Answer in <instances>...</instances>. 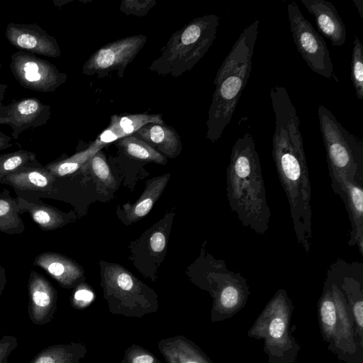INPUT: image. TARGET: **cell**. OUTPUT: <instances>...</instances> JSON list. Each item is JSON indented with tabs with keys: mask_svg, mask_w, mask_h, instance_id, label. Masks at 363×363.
<instances>
[{
	"mask_svg": "<svg viewBox=\"0 0 363 363\" xmlns=\"http://www.w3.org/2000/svg\"><path fill=\"white\" fill-rule=\"evenodd\" d=\"M269 96L275 116L272 157L288 199L295 235L308 252L312 244L311 188L300 120L284 86H274Z\"/></svg>",
	"mask_w": 363,
	"mask_h": 363,
	"instance_id": "cell-1",
	"label": "cell"
},
{
	"mask_svg": "<svg viewBox=\"0 0 363 363\" xmlns=\"http://www.w3.org/2000/svg\"><path fill=\"white\" fill-rule=\"evenodd\" d=\"M226 183L231 211L245 227L264 235L269 229L271 212L255 141L249 132L233 147Z\"/></svg>",
	"mask_w": 363,
	"mask_h": 363,
	"instance_id": "cell-2",
	"label": "cell"
},
{
	"mask_svg": "<svg viewBox=\"0 0 363 363\" xmlns=\"http://www.w3.org/2000/svg\"><path fill=\"white\" fill-rule=\"evenodd\" d=\"M259 21L247 26L220 66L213 84L206 122V138L216 142L230 122L252 70V59L258 34Z\"/></svg>",
	"mask_w": 363,
	"mask_h": 363,
	"instance_id": "cell-3",
	"label": "cell"
},
{
	"mask_svg": "<svg viewBox=\"0 0 363 363\" xmlns=\"http://www.w3.org/2000/svg\"><path fill=\"white\" fill-rule=\"evenodd\" d=\"M220 17H198L174 32L149 69L160 75L177 77L191 70L214 42Z\"/></svg>",
	"mask_w": 363,
	"mask_h": 363,
	"instance_id": "cell-4",
	"label": "cell"
},
{
	"mask_svg": "<svg viewBox=\"0 0 363 363\" xmlns=\"http://www.w3.org/2000/svg\"><path fill=\"white\" fill-rule=\"evenodd\" d=\"M294 306L284 289L268 301L247 332V336L264 340L269 363H296L301 346L291 332Z\"/></svg>",
	"mask_w": 363,
	"mask_h": 363,
	"instance_id": "cell-5",
	"label": "cell"
},
{
	"mask_svg": "<svg viewBox=\"0 0 363 363\" xmlns=\"http://www.w3.org/2000/svg\"><path fill=\"white\" fill-rule=\"evenodd\" d=\"M318 116L331 186L342 177L363 185L362 140L349 132L325 106H318Z\"/></svg>",
	"mask_w": 363,
	"mask_h": 363,
	"instance_id": "cell-6",
	"label": "cell"
},
{
	"mask_svg": "<svg viewBox=\"0 0 363 363\" xmlns=\"http://www.w3.org/2000/svg\"><path fill=\"white\" fill-rule=\"evenodd\" d=\"M102 285L108 309L113 315L143 318L158 309L156 294L119 265L106 267Z\"/></svg>",
	"mask_w": 363,
	"mask_h": 363,
	"instance_id": "cell-7",
	"label": "cell"
},
{
	"mask_svg": "<svg viewBox=\"0 0 363 363\" xmlns=\"http://www.w3.org/2000/svg\"><path fill=\"white\" fill-rule=\"evenodd\" d=\"M205 289L213 298L211 320L216 323L233 316L245 306L250 294L240 273L228 270L223 261H213Z\"/></svg>",
	"mask_w": 363,
	"mask_h": 363,
	"instance_id": "cell-8",
	"label": "cell"
},
{
	"mask_svg": "<svg viewBox=\"0 0 363 363\" xmlns=\"http://www.w3.org/2000/svg\"><path fill=\"white\" fill-rule=\"evenodd\" d=\"M287 11L290 30L301 57L313 72L338 82L330 51L323 37L305 18L295 1L287 5Z\"/></svg>",
	"mask_w": 363,
	"mask_h": 363,
	"instance_id": "cell-9",
	"label": "cell"
},
{
	"mask_svg": "<svg viewBox=\"0 0 363 363\" xmlns=\"http://www.w3.org/2000/svg\"><path fill=\"white\" fill-rule=\"evenodd\" d=\"M147 42L143 35H135L104 45L94 52L82 66V73L104 77L116 72L123 77L127 66L135 59Z\"/></svg>",
	"mask_w": 363,
	"mask_h": 363,
	"instance_id": "cell-10",
	"label": "cell"
},
{
	"mask_svg": "<svg viewBox=\"0 0 363 363\" xmlns=\"http://www.w3.org/2000/svg\"><path fill=\"white\" fill-rule=\"evenodd\" d=\"M9 67L21 86L38 92L55 91L67 78L50 61L23 51L11 55Z\"/></svg>",
	"mask_w": 363,
	"mask_h": 363,
	"instance_id": "cell-11",
	"label": "cell"
},
{
	"mask_svg": "<svg viewBox=\"0 0 363 363\" xmlns=\"http://www.w3.org/2000/svg\"><path fill=\"white\" fill-rule=\"evenodd\" d=\"M331 290L336 308V326L333 347L331 352L345 363H362V347L355 330L353 317L346 298L333 279Z\"/></svg>",
	"mask_w": 363,
	"mask_h": 363,
	"instance_id": "cell-12",
	"label": "cell"
},
{
	"mask_svg": "<svg viewBox=\"0 0 363 363\" xmlns=\"http://www.w3.org/2000/svg\"><path fill=\"white\" fill-rule=\"evenodd\" d=\"M328 274L342 291L353 317L356 333L363 345V265L338 259L330 265Z\"/></svg>",
	"mask_w": 363,
	"mask_h": 363,
	"instance_id": "cell-13",
	"label": "cell"
},
{
	"mask_svg": "<svg viewBox=\"0 0 363 363\" xmlns=\"http://www.w3.org/2000/svg\"><path fill=\"white\" fill-rule=\"evenodd\" d=\"M51 116V107L34 97L14 99L0 106V124L12 129V138L17 140L23 132L43 126Z\"/></svg>",
	"mask_w": 363,
	"mask_h": 363,
	"instance_id": "cell-14",
	"label": "cell"
},
{
	"mask_svg": "<svg viewBox=\"0 0 363 363\" xmlns=\"http://www.w3.org/2000/svg\"><path fill=\"white\" fill-rule=\"evenodd\" d=\"M5 36L18 51L53 58L61 55L57 39L35 23H9Z\"/></svg>",
	"mask_w": 363,
	"mask_h": 363,
	"instance_id": "cell-15",
	"label": "cell"
},
{
	"mask_svg": "<svg viewBox=\"0 0 363 363\" xmlns=\"http://www.w3.org/2000/svg\"><path fill=\"white\" fill-rule=\"evenodd\" d=\"M56 178L37 161L9 174L1 184L11 186L17 196L37 203L50 191Z\"/></svg>",
	"mask_w": 363,
	"mask_h": 363,
	"instance_id": "cell-16",
	"label": "cell"
},
{
	"mask_svg": "<svg viewBox=\"0 0 363 363\" xmlns=\"http://www.w3.org/2000/svg\"><path fill=\"white\" fill-rule=\"evenodd\" d=\"M363 185L342 177L332 186L333 191L343 201L351 224L350 246L357 245L363 255Z\"/></svg>",
	"mask_w": 363,
	"mask_h": 363,
	"instance_id": "cell-17",
	"label": "cell"
},
{
	"mask_svg": "<svg viewBox=\"0 0 363 363\" xmlns=\"http://www.w3.org/2000/svg\"><path fill=\"white\" fill-rule=\"evenodd\" d=\"M308 11L314 16L319 32L330 40L333 46H342L346 42V27L336 8L324 0H301Z\"/></svg>",
	"mask_w": 363,
	"mask_h": 363,
	"instance_id": "cell-18",
	"label": "cell"
},
{
	"mask_svg": "<svg viewBox=\"0 0 363 363\" xmlns=\"http://www.w3.org/2000/svg\"><path fill=\"white\" fill-rule=\"evenodd\" d=\"M33 264L43 269L66 288L75 285L84 276L83 269L77 263L58 252H43L35 257Z\"/></svg>",
	"mask_w": 363,
	"mask_h": 363,
	"instance_id": "cell-19",
	"label": "cell"
},
{
	"mask_svg": "<svg viewBox=\"0 0 363 363\" xmlns=\"http://www.w3.org/2000/svg\"><path fill=\"white\" fill-rule=\"evenodd\" d=\"M157 347L166 363H214L197 345L182 335L163 338Z\"/></svg>",
	"mask_w": 363,
	"mask_h": 363,
	"instance_id": "cell-20",
	"label": "cell"
},
{
	"mask_svg": "<svg viewBox=\"0 0 363 363\" xmlns=\"http://www.w3.org/2000/svg\"><path fill=\"white\" fill-rule=\"evenodd\" d=\"M133 135L143 140L165 157L174 158L182 150V143L175 129L164 123H148Z\"/></svg>",
	"mask_w": 363,
	"mask_h": 363,
	"instance_id": "cell-21",
	"label": "cell"
},
{
	"mask_svg": "<svg viewBox=\"0 0 363 363\" xmlns=\"http://www.w3.org/2000/svg\"><path fill=\"white\" fill-rule=\"evenodd\" d=\"M19 213H28L32 220L43 231L58 229L68 224L72 219L69 213L45 203L43 201L37 203L28 201L17 196Z\"/></svg>",
	"mask_w": 363,
	"mask_h": 363,
	"instance_id": "cell-22",
	"label": "cell"
},
{
	"mask_svg": "<svg viewBox=\"0 0 363 363\" xmlns=\"http://www.w3.org/2000/svg\"><path fill=\"white\" fill-rule=\"evenodd\" d=\"M169 178V174L152 178L146 183L143 193L135 203L123 205L125 218L130 223L141 219L150 212L164 191Z\"/></svg>",
	"mask_w": 363,
	"mask_h": 363,
	"instance_id": "cell-23",
	"label": "cell"
},
{
	"mask_svg": "<svg viewBox=\"0 0 363 363\" xmlns=\"http://www.w3.org/2000/svg\"><path fill=\"white\" fill-rule=\"evenodd\" d=\"M318 321L325 342L331 351L334 344L336 326V308L333 300L331 282L327 277L322 294L318 303Z\"/></svg>",
	"mask_w": 363,
	"mask_h": 363,
	"instance_id": "cell-24",
	"label": "cell"
},
{
	"mask_svg": "<svg viewBox=\"0 0 363 363\" xmlns=\"http://www.w3.org/2000/svg\"><path fill=\"white\" fill-rule=\"evenodd\" d=\"M25 230L21 218L17 197L11 196L8 189L0 192V232L8 235H18Z\"/></svg>",
	"mask_w": 363,
	"mask_h": 363,
	"instance_id": "cell-25",
	"label": "cell"
},
{
	"mask_svg": "<svg viewBox=\"0 0 363 363\" xmlns=\"http://www.w3.org/2000/svg\"><path fill=\"white\" fill-rule=\"evenodd\" d=\"M116 142L118 147L130 158L160 164L167 163V157L133 134Z\"/></svg>",
	"mask_w": 363,
	"mask_h": 363,
	"instance_id": "cell-26",
	"label": "cell"
},
{
	"mask_svg": "<svg viewBox=\"0 0 363 363\" xmlns=\"http://www.w3.org/2000/svg\"><path fill=\"white\" fill-rule=\"evenodd\" d=\"M94 155V153L88 147L70 157L50 162L44 167L56 177H63L79 170Z\"/></svg>",
	"mask_w": 363,
	"mask_h": 363,
	"instance_id": "cell-27",
	"label": "cell"
},
{
	"mask_svg": "<svg viewBox=\"0 0 363 363\" xmlns=\"http://www.w3.org/2000/svg\"><path fill=\"white\" fill-rule=\"evenodd\" d=\"M37 161L35 152L22 149L0 155V184L9 174Z\"/></svg>",
	"mask_w": 363,
	"mask_h": 363,
	"instance_id": "cell-28",
	"label": "cell"
},
{
	"mask_svg": "<svg viewBox=\"0 0 363 363\" xmlns=\"http://www.w3.org/2000/svg\"><path fill=\"white\" fill-rule=\"evenodd\" d=\"M80 169L89 171L100 183L109 186L114 184V178L101 150L91 156Z\"/></svg>",
	"mask_w": 363,
	"mask_h": 363,
	"instance_id": "cell-29",
	"label": "cell"
},
{
	"mask_svg": "<svg viewBox=\"0 0 363 363\" xmlns=\"http://www.w3.org/2000/svg\"><path fill=\"white\" fill-rule=\"evenodd\" d=\"M351 79L358 99H363V45L357 35L353 43Z\"/></svg>",
	"mask_w": 363,
	"mask_h": 363,
	"instance_id": "cell-30",
	"label": "cell"
},
{
	"mask_svg": "<svg viewBox=\"0 0 363 363\" xmlns=\"http://www.w3.org/2000/svg\"><path fill=\"white\" fill-rule=\"evenodd\" d=\"M155 4V0H124L121 2L119 9L126 15L143 17Z\"/></svg>",
	"mask_w": 363,
	"mask_h": 363,
	"instance_id": "cell-31",
	"label": "cell"
},
{
	"mask_svg": "<svg viewBox=\"0 0 363 363\" xmlns=\"http://www.w3.org/2000/svg\"><path fill=\"white\" fill-rule=\"evenodd\" d=\"M123 359L128 363H162L151 352L135 344L125 351Z\"/></svg>",
	"mask_w": 363,
	"mask_h": 363,
	"instance_id": "cell-32",
	"label": "cell"
},
{
	"mask_svg": "<svg viewBox=\"0 0 363 363\" xmlns=\"http://www.w3.org/2000/svg\"><path fill=\"white\" fill-rule=\"evenodd\" d=\"M94 298V294L87 285L82 283L78 285L73 297V300L78 307L87 306L93 301Z\"/></svg>",
	"mask_w": 363,
	"mask_h": 363,
	"instance_id": "cell-33",
	"label": "cell"
},
{
	"mask_svg": "<svg viewBox=\"0 0 363 363\" xmlns=\"http://www.w3.org/2000/svg\"><path fill=\"white\" fill-rule=\"evenodd\" d=\"M150 245L152 252H162L166 245L164 235L160 231L153 233L150 238Z\"/></svg>",
	"mask_w": 363,
	"mask_h": 363,
	"instance_id": "cell-34",
	"label": "cell"
},
{
	"mask_svg": "<svg viewBox=\"0 0 363 363\" xmlns=\"http://www.w3.org/2000/svg\"><path fill=\"white\" fill-rule=\"evenodd\" d=\"M11 137L4 134L0 130V151L6 150L13 146Z\"/></svg>",
	"mask_w": 363,
	"mask_h": 363,
	"instance_id": "cell-35",
	"label": "cell"
},
{
	"mask_svg": "<svg viewBox=\"0 0 363 363\" xmlns=\"http://www.w3.org/2000/svg\"><path fill=\"white\" fill-rule=\"evenodd\" d=\"M6 269L0 265V291L4 286L6 282Z\"/></svg>",
	"mask_w": 363,
	"mask_h": 363,
	"instance_id": "cell-36",
	"label": "cell"
},
{
	"mask_svg": "<svg viewBox=\"0 0 363 363\" xmlns=\"http://www.w3.org/2000/svg\"><path fill=\"white\" fill-rule=\"evenodd\" d=\"M352 1L357 8L361 18H363V0H353Z\"/></svg>",
	"mask_w": 363,
	"mask_h": 363,
	"instance_id": "cell-37",
	"label": "cell"
},
{
	"mask_svg": "<svg viewBox=\"0 0 363 363\" xmlns=\"http://www.w3.org/2000/svg\"><path fill=\"white\" fill-rule=\"evenodd\" d=\"M8 86L5 84H0V106L3 105L2 101L5 97V94Z\"/></svg>",
	"mask_w": 363,
	"mask_h": 363,
	"instance_id": "cell-38",
	"label": "cell"
},
{
	"mask_svg": "<svg viewBox=\"0 0 363 363\" xmlns=\"http://www.w3.org/2000/svg\"><path fill=\"white\" fill-rule=\"evenodd\" d=\"M35 363H55V361L51 357L45 356L39 358Z\"/></svg>",
	"mask_w": 363,
	"mask_h": 363,
	"instance_id": "cell-39",
	"label": "cell"
},
{
	"mask_svg": "<svg viewBox=\"0 0 363 363\" xmlns=\"http://www.w3.org/2000/svg\"><path fill=\"white\" fill-rule=\"evenodd\" d=\"M121 363H128V362L125 359H123Z\"/></svg>",
	"mask_w": 363,
	"mask_h": 363,
	"instance_id": "cell-40",
	"label": "cell"
},
{
	"mask_svg": "<svg viewBox=\"0 0 363 363\" xmlns=\"http://www.w3.org/2000/svg\"><path fill=\"white\" fill-rule=\"evenodd\" d=\"M1 67H2V65H1V64L0 63V72H1Z\"/></svg>",
	"mask_w": 363,
	"mask_h": 363,
	"instance_id": "cell-41",
	"label": "cell"
}]
</instances>
